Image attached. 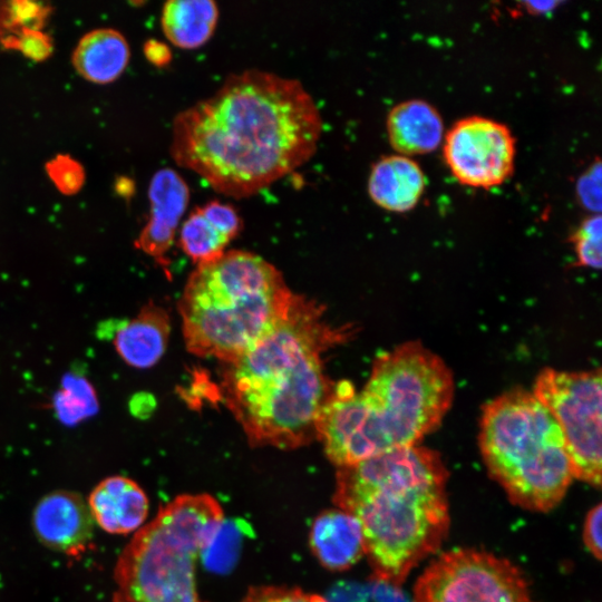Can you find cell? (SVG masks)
Wrapping results in <instances>:
<instances>
[{"label": "cell", "instance_id": "603a6c76", "mask_svg": "<svg viewBox=\"0 0 602 602\" xmlns=\"http://www.w3.org/2000/svg\"><path fill=\"white\" fill-rule=\"evenodd\" d=\"M46 172L55 186L65 195H74L85 183V169L69 155L59 154L46 164Z\"/></svg>", "mask_w": 602, "mask_h": 602}, {"label": "cell", "instance_id": "7c38bea8", "mask_svg": "<svg viewBox=\"0 0 602 602\" xmlns=\"http://www.w3.org/2000/svg\"><path fill=\"white\" fill-rule=\"evenodd\" d=\"M149 219L136 240V247L152 256L166 272L167 256L190 201V188L172 168H161L148 187Z\"/></svg>", "mask_w": 602, "mask_h": 602}, {"label": "cell", "instance_id": "ffe728a7", "mask_svg": "<svg viewBox=\"0 0 602 602\" xmlns=\"http://www.w3.org/2000/svg\"><path fill=\"white\" fill-rule=\"evenodd\" d=\"M230 240L196 207L184 221L179 232L182 250L198 264L220 258Z\"/></svg>", "mask_w": 602, "mask_h": 602}, {"label": "cell", "instance_id": "ba28073f", "mask_svg": "<svg viewBox=\"0 0 602 602\" xmlns=\"http://www.w3.org/2000/svg\"><path fill=\"white\" fill-rule=\"evenodd\" d=\"M533 395L551 412L563 434L574 478L599 488L602 473L601 370L546 368L537 376Z\"/></svg>", "mask_w": 602, "mask_h": 602}, {"label": "cell", "instance_id": "44dd1931", "mask_svg": "<svg viewBox=\"0 0 602 602\" xmlns=\"http://www.w3.org/2000/svg\"><path fill=\"white\" fill-rule=\"evenodd\" d=\"M58 418L66 425H75L93 416L98 402L93 386L82 377L67 375L54 398Z\"/></svg>", "mask_w": 602, "mask_h": 602}, {"label": "cell", "instance_id": "2e32d148", "mask_svg": "<svg viewBox=\"0 0 602 602\" xmlns=\"http://www.w3.org/2000/svg\"><path fill=\"white\" fill-rule=\"evenodd\" d=\"M386 126L391 147L407 157L434 152L444 140L440 114L423 99H409L394 106Z\"/></svg>", "mask_w": 602, "mask_h": 602}, {"label": "cell", "instance_id": "cb8c5ba5", "mask_svg": "<svg viewBox=\"0 0 602 602\" xmlns=\"http://www.w3.org/2000/svg\"><path fill=\"white\" fill-rule=\"evenodd\" d=\"M1 45L6 49L18 50L37 62L46 60L54 50L51 37L41 30L33 29H22L17 33H10L4 37Z\"/></svg>", "mask_w": 602, "mask_h": 602}, {"label": "cell", "instance_id": "d4e9b609", "mask_svg": "<svg viewBox=\"0 0 602 602\" xmlns=\"http://www.w3.org/2000/svg\"><path fill=\"white\" fill-rule=\"evenodd\" d=\"M8 2L13 33L22 29L41 30L52 10L49 4L37 1L13 0Z\"/></svg>", "mask_w": 602, "mask_h": 602}, {"label": "cell", "instance_id": "5b68a950", "mask_svg": "<svg viewBox=\"0 0 602 602\" xmlns=\"http://www.w3.org/2000/svg\"><path fill=\"white\" fill-rule=\"evenodd\" d=\"M293 293L280 271L258 254L232 250L198 264L178 309L190 352L231 363L270 334Z\"/></svg>", "mask_w": 602, "mask_h": 602}, {"label": "cell", "instance_id": "9c48e42d", "mask_svg": "<svg viewBox=\"0 0 602 602\" xmlns=\"http://www.w3.org/2000/svg\"><path fill=\"white\" fill-rule=\"evenodd\" d=\"M414 602H534L522 571L475 548L438 555L417 579Z\"/></svg>", "mask_w": 602, "mask_h": 602}, {"label": "cell", "instance_id": "4316f807", "mask_svg": "<svg viewBox=\"0 0 602 602\" xmlns=\"http://www.w3.org/2000/svg\"><path fill=\"white\" fill-rule=\"evenodd\" d=\"M200 208L205 217L230 241L240 233L242 221L236 210L230 204L211 201Z\"/></svg>", "mask_w": 602, "mask_h": 602}, {"label": "cell", "instance_id": "5bb4252c", "mask_svg": "<svg viewBox=\"0 0 602 602\" xmlns=\"http://www.w3.org/2000/svg\"><path fill=\"white\" fill-rule=\"evenodd\" d=\"M309 543L317 560L330 571H346L365 555L359 521L338 507L323 511L314 518Z\"/></svg>", "mask_w": 602, "mask_h": 602}, {"label": "cell", "instance_id": "9a60e30c", "mask_svg": "<svg viewBox=\"0 0 602 602\" xmlns=\"http://www.w3.org/2000/svg\"><path fill=\"white\" fill-rule=\"evenodd\" d=\"M426 188L425 174L417 162L400 154L378 159L368 178V193L379 207L405 213L420 201Z\"/></svg>", "mask_w": 602, "mask_h": 602}, {"label": "cell", "instance_id": "52a82bcc", "mask_svg": "<svg viewBox=\"0 0 602 602\" xmlns=\"http://www.w3.org/2000/svg\"><path fill=\"white\" fill-rule=\"evenodd\" d=\"M224 523L208 494H184L163 506L120 553L111 602H201L195 569Z\"/></svg>", "mask_w": 602, "mask_h": 602}, {"label": "cell", "instance_id": "83f0119b", "mask_svg": "<svg viewBox=\"0 0 602 602\" xmlns=\"http://www.w3.org/2000/svg\"><path fill=\"white\" fill-rule=\"evenodd\" d=\"M241 602H328L323 596L300 589L261 586L251 589Z\"/></svg>", "mask_w": 602, "mask_h": 602}, {"label": "cell", "instance_id": "4dcf8cb0", "mask_svg": "<svg viewBox=\"0 0 602 602\" xmlns=\"http://www.w3.org/2000/svg\"><path fill=\"white\" fill-rule=\"evenodd\" d=\"M10 33H13V29L9 18V2L0 1V45Z\"/></svg>", "mask_w": 602, "mask_h": 602}, {"label": "cell", "instance_id": "d6986e66", "mask_svg": "<svg viewBox=\"0 0 602 602\" xmlns=\"http://www.w3.org/2000/svg\"><path fill=\"white\" fill-rule=\"evenodd\" d=\"M219 8L213 0H169L164 3L161 25L166 38L176 47L193 49L213 35Z\"/></svg>", "mask_w": 602, "mask_h": 602}, {"label": "cell", "instance_id": "e0dca14e", "mask_svg": "<svg viewBox=\"0 0 602 602\" xmlns=\"http://www.w3.org/2000/svg\"><path fill=\"white\" fill-rule=\"evenodd\" d=\"M169 329L167 312L154 303H148L134 319L123 322L115 330L113 343L127 365L149 368L164 355Z\"/></svg>", "mask_w": 602, "mask_h": 602}, {"label": "cell", "instance_id": "30bf717a", "mask_svg": "<svg viewBox=\"0 0 602 602\" xmlns=\"http://www.w3.org/2000/svg\"><path fill=\"white\" fill-rule=\"evenodd\" d=\"M443 149L452 175L469 187L498 186L514 169L515 138L506 125L491 118L457 120L444 136Z\"/></svg>", "mask_w": 602, "mask_h": 602}, {"label": "cell", "instance_id": "7a4b0ae2", "mask_svg": "<svg viewBox=\"0 0 602 602\" xmlns=\"http://www.w3.org/2000/svg\"><path fill=\"white\" fill-rule=\"evenodd\" d=\"M352 332L330 326L321 305L293 294L274 330L229 363L222 394L251 445L293 449L318 438L334 388L322 355Z\"/></svg>", "mask_w": 602, "mask_h": 602}, {"label": "cell", "instance_id": "1f68e13d", "mask_svg": "<svg viewBox=\"0 0 602 602\" xmlns=\"http://www.w3.org/2000/svg\"><path fill=\"white\" fill-rule=\"evenodd\" d=\"M559 2L556 1H541V2H524L525 9L532 13H544L554 9Z\"/></svg>", "mask_w": 602, "mask_h": 602}, {"label": "cell", "instance_id": "8fae6325", "mask_svg": "<svg viewBox=\"0 0 602 602\" xmlns=\"http://www.w3.org/2000/svg\"><path fill=\"white\" fill-rule=\"evenodd\" d=\"M94 526L87 502L70 491L45 495L32 513V527L38 540L45 546L71 556L85 553L91 542Z\"/></svg>", "mask_w": 602, "mask_h": 602}, {"label": "cell", "instance_id": "6da1fadb", "mask_svg": "<svg viewBox=\"0 0 602 602\" xmlns=\"http://www.w3.org/2000/svg\"><path fill=\"white\" fill-rule=\"evenodd\" d=\"M322 118L301 81L247 69L174 117L171 155L213 190L259 193L315 153Z\"/></svg>", "mask_w": 602, "mask_h": 602}, {"label": "cell", "instance_id": "f546056e", "mask_svg": "<svg viewBox=\"0 0 602 602\" xmlns=\"http://www.w3.org/2000/svg\"><path fill=\"white\" fill-rule=\"evenodd\" d=\"M144 54L149 62L158 67L165 66L172 59V52L167 45L156 39H149L145 42Z\"/></svg>", "mask_w": 602, "mask_h": 602}, {"label": "cell", "instance_id": "8992f818", "mask_svg": "<svg viewBox=\"0 0 602 602\" xmlns=\"http://www.w3.org/2000/svg\"><path fill=\"white\" fill-rule=\"evenodd\" d=\"M479 448L489 475L511 502L548 512L574 476L563 434L544 405L524 389L488 401L479 423Z\"/></svg>", "mask_w": 602, "mask_h": 602}, {"label": "cell", "instance_id": "3957f363", "mask_svg": "<svg viewBox=\"0 0 602 602\" xmlns=\"http://www.w3.org/2000/svg\"><path fill=\"white\" fill-rule=\"evenodd\" d=\"M448 470L440 455L414 445L338 467L333 502L360 523L375 576L400 585L449 530Z\"/></svg>", "mask_w": 602, "mask_h": 602}, {"label": "cell", "instance_id": "277c9868", "mask_svg": "<svg viewBox=\"0 0 602 602\" xmlns=\"http://www.w3.org/2000/svg\"><path fill=\"white\" fill-rule=\"evenodd\" d=\"M447 365L418 341L377 357L361 391L334 383L318 424V438L337 467L418 445L435 430L453 402Z\"/></svg>", "mask_w": 602, "mask_h": 602}, {"label": "cell", "instance_id": "484cf974", "mask_svg": "<svg viewBox=\"0 0 602 602\" xmlns=\"http://www.w3.org/2000/svg\"><path fill=\"white\" fill-rule=\"evenodd\" d=\"M575 193L580 204L594 214L601 210V163L595 161L577 178Z\"/></svg>", "mask_w": 602, "mask_h": 602}, {"label": "cell", "instance_id": "4fadbf2b", "mask_svg": "<svg viewBox=\"0 0 602 602\" xmlns=\"http://www.w3.org/2000/svg\"><path fill=\"white\" fill-rule=\"evenodd\" d=\"M94 522L110 534L139 528L148 514V498L133 479L111 476L101 480L88 497Z\"/></svg>", "mask_w": 602, "mask_h": 602}, {"label": "cell", "instance_id": "f1b7e54d", "mask_svg": "<svg viewBox=\"0 0 602 602\" xmlns=\"http://www.w3.org/2000/svg\"><path fill=\"white\" fill-rule=\"evenodd\" d=\"M601 528H602V506L596 504L586 514L583 525V542L590 553L601 560Z\"/></svg>", "mask_w": 602, "mask_h": 602}, {"label": "cell", "instance_id": "7402d4cb", "mask_svg": "<svg viewBox=\"0 0 602 602\" xmlns=\"http://www.w3.org/2000/svg\"><path fill=\"white\" fill-rule=\"evenodd\" d=\"M571 241L577 259V264L585 268H601L602 252V220L600 214H592L579 225Z\"/></svg>", "mask_w": 602, "mask_h": 602}, {"label": "cell", "instance_id": "ac0fdd59", "mask_svg": "<svg viewBox=\"0 0 602 602\" xmlns=\"http://www.w3.org/2000/svg\"><path fill=\"white\" fill-rule=\"evenodd\" d=\"M130 57L125 37L111 28H99L78 41L72 65L86 80L105 85L115 81L125 70Z\"/></svg>", "mask_w": 602, "mask_h": 602}]
</instances>
